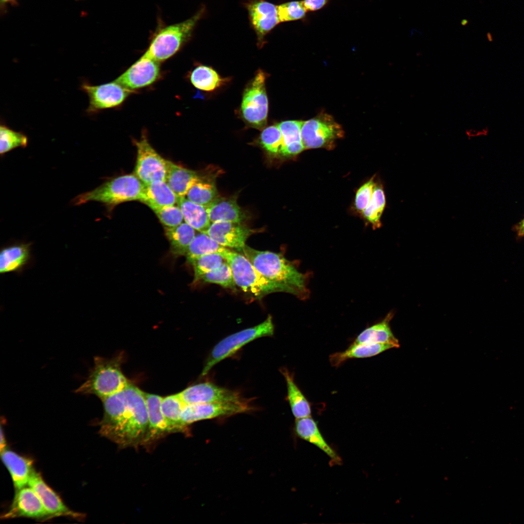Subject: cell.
Returning <instances> with one entry per match:
<instances>
[{
    "label": "cell",
    "mask_w": 524,
    "mask_h": 524,
    "mask_svg": "<svg viewBox=\"0 0 524 524\" xmlns=\"http://www.w3.org/2000/svg\"><path fill=\"white\" fill-rule=\"evenodd\" d=\"M252 409L249 401L214 402L185 405L180 414L185 427L197 421L226 417L247 412Z\"/></svg>",
    "instance_id": "7c38bea8"
},
{
    "label": "cell",
    "mask_w": 524,
    "mask_h": 524,
    "mask_svg": "<svg viewBox=\"0 0 524 524\" xmlns=\"http://www.w3.org/2000/svg\"><path fill=\"white\" fill-rule=\"evenodd\" d=\"M188 262L194 268L193 282L195 283L200 280L205 274L218 268L225 260L218 253H211L194 258Z\"/></svg>",
    "instance_id": "f35d334b"
},
{
    "label": "cell",
    "mask_w": 524,
    "mask_h": 524,
    "mask_svg": "<svg viewBox=\"0 0 524 524\" xmlns=\"http://www.w3.org/2000/svg\"><path fill=\"white\" fill-rule=\"evenodd\" d=\"M513 230L518 237H524V218L513 227Z\"/></svg>",
    "instance_id": "f6af8a7d"
},
{
    "label": "cell",
    "mask_w": 524,
    "mask_h": 524,
    "mask_svg": "<svg viewBox=\"0 0 524 524\" xmlns=\"http://www.w3.org/2000/svg\"><path fill=\"white\" fill-rule=\"evenodd\" d=\"M80 89L86 94L89 98V105L85 110L88 115H94L102 110L119 106L132 92L115 81L94 85L84 80L82 82Z\"/></svg>",
    "instance_id": "30bf717a"
},
{
    "label": "cell",
    "mask_w": 524,
    "mask_h": 524,
    "mask_svg": "<svg viewBox=\"0 0 524 524\" xmlns=\"http://www.w3.org/2000/svg\"><path fill=\"white\" fill-rule=\"evenodd\" d=\"M164 227L177 226L184 220L180 207L175 205L157 208L153 210Z\"/></svg>",
    "instance_id": "b9f144b4"
},
{
    "label": "cell",
    "mask_w": 524,
    "mask_h": 524,
    "mask_svg": "<svg viewBox=\"0 0 524 524\" xmlns=\"http://www.w3.org/2000/svg\"><path fill=\"white\" fill-rule=\"evenodd\" d=\"M144 184L135 174H127L110 179L95 189L77 196L74 205L90 201L104 204L108 208L123 202L141 199Z\"/></svg>",
    "instance_id": "8992f818"
},
{
    "label": "cell",
    "mask_w": 524,
    "mask_h": 524,
    "mask_svg": "<svg viewBox=\"0 0 524 524\" xmlns=\"http://www.w3.org/2000/svg\"><path fill=\"white\" fill-rule=\"evenodd\" d=\"M394 347L395 346L390 343L352 344L346 350L331 354L329 361L332 366L339 367L347 360L371 357Z\"/></svg>",
    "instance_id": "484cf974"
},
{
    "label": "cell",
    "mask_w": 524,
    "mask_h": 524,
    "mask_svg": "<svg viewBox=\"0 0 524 524\" xmlns=\"http://www.w3.org/2000/svg\"><path fill=\"white\" fill-rule=\"evenodd\" d=\"M343 135L341 126L332 116L325 113L303 121L301 129L305 148L328 147Z\"/></svg>",
    "instance_id": "9c48e42d"
},
{
    "label": "cell",
    "mask_w": 524,
    "mask_h": 524,
    "mask_svg": "<svg viewBox=\"0 0 524 524\" xmlns=\"http://www.w3.org/2000/svg\"><path fill=\"white\" fill-rule=\"evenodd\" d=\"M185 406L178 393L163 397L161 409L170 433L187 431L182 423L180 414Z\"/></svg>",
    "instance_id": "836d02e7"
},
{
    "label": "cell",
    "mask_w": 524,
    "mask_h": 524,
    "mask_svg": "<svg viewBox=\"0 0 524 524\" xmlns=\"http://www.w3.org/2000/svg\"><path fill=\"white\" fill-rule=\"evenodd\" d=\"M245 6L256 34L258 46L261 48L264 44L266 35L280 23L278 5L266 0H248Z\"/></svg>",
    "instance_id": "5bb4252c"
},
{
    "label": "cell",
    "mask_w": 524,
    "mask_h": 524,
    "mask_svg": "<svg viewBox=\"0 0 524 524\" xmlns=\"http://www.w3.org/2000/svg\"><path fill=\"white\" fill-rule=\"evenodd\" d=\"M178 394L185 405L246 400L236 391L209 382L192 385Z\"/></svg>",
    "instance_id": "4fadbf2b"
},
{
    "label": "cell",
    "mask_w": 524,
    "mask_h": 524,
    "mask_svg": "<svg viewBox=\"0 0 524 524\" xmlns=\"http://www.w3.org/2000/svg\"><path fill=\"white\" fill-rule=\"evenodd\" d=\"M269 280L285 287L289 293L299 299L309 295L308 276L299 272L294 264L279 253L258 250L246 245L239 252Z\"/></svg>",
    "instance_id": "7a4b0ae2"
},
{
    "label": "cell",
    "mask_w": 524,
    "mask_h": 524,
    "mask_svg": "<svg viewBox=\"0 0 524 524\" xmlns=\"http://www.w3.org/2000/svg\"><path fill=\"white\" fill-rule=\"evenodd\" d=\"M218 254L229 264L236 286L257 299L275 292L289 293L284 286L262 275L242 253L223 246Z\"/></svg>",
    "instance_id": "5b68a950"
},
{
    "label": "cell",
    "mask_w": 524,
    "mask_h": 524,
    "mask_svg": "<svg viewBox=\"0 0 524 524\" xmlns=\"http://www.w3.org/2000/svg\"><path fill=\"white\" fill-rule=\"evenodd\" d=\"M137 157L134 174L144 184L165 180L167 160L152 147L145 135L135 142Z\"/></svg>",
    "instance_id": "8fae6325"
},
{
    "label": "cell",
    "mask_w": 524,
    "mask_h": 524,
    "mask_svg": "<svg viewBox=\"0 0 524 524\" xmlns=\"http://www.w3.org/2000/svg\"><path fill=\"white\" fill-rule=\"evenodd\" d=\"M122 357L111 359L97 356L84 382L75 391L81 394H93L101 401L125 388L130 383L121 370Z\"/></svg>",
    "instance_id": "277c9868"
},
{
    "label": "cell",
    "mask_w": 524,
    "mask_h": 524,
    "mask_svg": "<svg viewBox=\"0 0 524 524\" xmlns=\"http://www.w3.org/2000/svg\"><path fill=\"white\" fill-rule=\"evenodd\" d=\"M375 187V183L371 179L358 190L355 197V206L358 210L362 212L367 207L372 199Z\"/></svg>",
    "instance_id": "7bdbcfd3"
},
{
    "label": "cell",
    "mask_w": 524,
    "mask_h": 524,
    "mask_svg": "<svg viewBox=\"0 0 524 524\" xmlns=\"http://www.w3.org/2000/svg\"><path fill=\"white\" fill-rule=\"evenodd\" d=\"M223 247L206 233L200 232L196 235L185 256L189 261L206 254L218 253Z\"/></svg>",
    "instance_id": "e575fe53"
},
{
    "label": "cell",
    "mask_w": 524,
    "mask_h": 524,
    "mask_svg": "<svg viewBox=\"0 0 524 524\" xmlns=\"http://www.w3.org/2000/svg\"><path fill=\"white\" fill-rule=\"evenodd\" d=\"M12 0H1V1H3V2H5L12 1Z\"/></svg>",
    "instance_id": "c3c4849f"
},
{
    "label": "cell",
    "mask_w": 524,
    "mask_h": 524,
    "mask_svg": "<svg viewBox=\"0 0 524 524\" xmlns=\"http://www.w3.org/2000/svg\"><path fill=\"white\" fill-rule=\"evenodd\" d=\"M287 386V399L295 419L311 416L310 403L295 383L292 374L286 368L280 369Z\"/></svg>",
    "instance_id": "83f0119b"
},
{
    "label": "cell",
    "mask_w": 524,
    "mask_h": 524,
    "mask_svg": "<svg viewBox=\"0 0 524 524\" xmlns=\"http://www.w3.org/2000/svg\"><path fill=\"white\" fill-rule=\"evenodd\" d=\"M303 122L298 120H286L277 124L281 131L283 142L281 156L287 157L295 155L305 149L301 136Z\"/></svg>",
    "instance_id": "f1b7e54d"
},
{
    "label": "cell",
    "mask_w": 524,
    "mask_h": 524,
    "mask_svg": "<svg viewBox=\"0 0 524 524\" xmlns=\"http://www.w3.org/2000/svg\"><path fill=\"white\" fill-rule=\"evenodd\" d=\"M102 401L100 434L121 447L142 445L148 426L144 392L130 383Z\"/></svg>",
    "instance_id": "6da1fadb"
},
{
    "label": "cell",
    "mask_w": 524,
    "mask_h": 524,
    "mask_svg": "<svg viewBox=\"0 0 524 524\" xmlns=\"http://www.w3.org/2000/svg\"><path fill=\"white\" fill-rule=\"evenodd\" d=\"M0 153L2 156L17 147L25 148L28 146V138L22 131H16L5 123L0 126Z\"/></svg>",
    "instance_id": "8d00e7d4"
},
{
    "label": "cell",
    "mask_w": 524,
    "mask_h": 524,
    "mask_svg": "<svg viewBox=\"0 0 524 524\" xmlns=\"http://www.w3.org/2000/svg\"><path fill=\"white\" fill-rule=\"evenodd\" d=\"M0 432H1V433H0V452H1L4 451L5 450H6L7 449H6V440H5V438L4 437V435L3 434L2 428H1V431Z\"/></svg>",
    "instance_id": "bcb514c9"
},
{
    "label": "cell",
    "mask_w": 524,
    "mask_h": 524,
    "mask_svg": "<svg viewBox=\"0 0 524 524\" xmlns=\"http://www.w3.org/2000/svg\"><path fill=\"white\" fill-rule=\"evenodd\" d=\"M199 177L196 172L167 160L165 181L178 197H185Z\"/></svg>",
    "instance_id": "d4e9b609"
},
{
    "label": "cell",
    "mask_w": 524,
    "mask_h": 524,
    "mask_svg": "<svg viewBox=\"0 0 524 524\" xmlns=\"http://www.w3.org/2000/svg\"><path fill=\"white\" fill-rule=\"evenodd\" d=\"M31 260L30 243H16L5 246L0 250V272H20Z\"/></svg>",
    "instance_id": "44dd1931"
},
{
    "label": "cell",
    "mask_w": 524,
    "mask_h": 524,
    "mask_svg": "<svg viewBox=\"0 0 524 524\" xmlns=\"http://www.w3.org/2000/svg\"><path fill=\"white\" fill-rule=\"evenodd\" d=\"M200 279L205 282L218 284L233 291L236 290L231 269L226 261L218 268L205 274Z\"/></svg>",
    "instance_id": "ab89813d"
},
{
    "label": "cell",
    "mask_w": 524,
    "mask_h": 524,
    "mask_svg": "<svg viewBox=\"0 0 524 524\" xmlns=\"http://www.w3.org/2000/svg\"><path fill=\"white\" fill-rule=\"evenodd\" d=\"M468 21L466 19H463L461 21V24L463 26L466 25Z\"/></svg>",
    "instance_id": "7dc6e473"
},
{
    "label": "cell",
    "mask_w": 524,
    "mask_h": 524,
    "mask_svg": "<svg viewBox=\"0 0 524 524\" xmlns=\"http://www.w3.org/2000/svg\"><path fill=\"white\" fill-rule=\"evenodd\" d=\"M214 177H202L187 192L185 197L196 204L207 207L219 196Z\"/></svg>",
    "instance_id": "d6a6232c"
},
{
    "label": "cell",
    "mask_w": 524,
    "mask_h": 524,
    "mask_svg": "<svg viewBox=\"0 0 524 524\" xmlns=\"http://www.w3.org/2000/svg\"><path fill=\"white\" fill-rule=\"evenodd\" d=\"M329 0H303V4L307 11H315L323 8Z\"/></svg>",
    "instance_id": "ee69618b"
},
{
    "label": "cell",
    "mask_w": 524,
    "mask_h": 524,
    "mask_svg": "<svg viewBox=\"0 0 524 524\" xmlns=\"http://www.w3.org/2000/svg\"><path fill=\"white\" fill-rule=\"evenodd\" d=\"M206 208L212 223L222 221L242 223L246 218V213L238 205L236 198L218 196Z\"/></svg>",
    "instance_id": "7402d4cb"
},
{
    "label": "cell",
    "mask_w": 524,
    "mask_h": 524,
    "mask_svg": "<svg viewBox=\"0 0 524 524\" xmlns=\"http://www.w3.org/2000/svg\"><path fill=\"white\" fill-rule=\"evenodd\" d=\"M190 79L196 88L207 92L213 91L230 81V78L221 77L212 67L203 65L195 68Z\"/></svg>",
    "instance_id": "1f68e13d"
},
{
    "label": "cell",
    "mask_w": 524,
    "mask_h": 524,
    "mask_svg": "<svg viewBox=\"0 0 524 524\" xmlns=\"http://www.w3.org/2000/svg\"><path fill=\"white\" fill-rule=\"evenodd\" d=\"M28 486L36 493L49 517L81 516L69 509L57 494L45 483L40 474L34 470L30 476Z\"/></svg>",
    "instance_id": "ac0fdd59"
},
{
    "label": "cell",
    "mask_w": 524,
    "mask_h": 524,
    "mask_svg": "<svg viewBox=\"0 0 524 524\" xmlns=\"http://www.w3.org/2000/svg\"><path fill=\"white\" fill-rule=\"evenodd\" d=\"M1 458L11 475L16 489L28 486L34 470L32 460L7 449L1 452Z\"/></svg>",
    "instance_id": "603a6c76"
},
{
    "label": "cell",
    "mask_w": 524,
    "mask_h": 524,
    "mask_svg": "<svg viewBox=\"0 0 524 524\" xmlns=\"http://www.w3.org/2000/svg\"><path fill=\"white\" fill-rule=\"evenodd\" d=\"M268 75L264 71H257L246 85L242 96L239 115L249 127L262 130L266 126L268 100L266 90Z\"/></svg>",
    "instance_id": "52a82bcc"
},
{
    "label": "cell",
    "mask_w": 524,
    "mask_h": 524,
    "mask_svg": "<svg viewBox=\"0 0 524 524\" xmlns=\"http://www.w3.org/2000/svg\"><path fill=\"white\" fill-rule=\"evenodd\" d=\"M259 143L270 155L281 156L283 148V138L278 124L265 127L260 134Z\"/></svg>",
    "instance_id": "d590c367"
},
{
    "label": "cell",
    "mask_w": 524,
    "mask_h": 524,
    "mask_svg": "<svg viewBox=\"0 0 524 524\" xmlns=\"http://www.w3.org/2000/svg\"><path fill=\"white\" fill-rule=\"evenodd\" d=\"M159 62L142 56L115 81L132 90L148 86L159 77Z\"/></svg>",
    "instance_id": "2e32d148"
},
{
    "label": "cell",
    "mask_w": 524,
    "mask_h": 524,
    "mask_svg": "<svg viewBox=\"0 0 524 524\" xmlns=\"http://www.w3.org/2000/svg\"><path fill=\"white\" fill-rule=\"evenodd\" d=\"M256 232L242 223L219 221L212 223L204 233L220 245L239 252L246 246L247 238Z\"/></svg>",
    "instance_id": "9a60e30c"
},
{
    "label": "cell",
    "mask_w": 524,
    "mask_h": 524,
    "mask_svg": "<svg viewBox=\"0 0 524 524\" xmlns=\"http://www.w3.org/2000/svg\"><path fill=\"white\" fill-rule=\"evenodd\" d=\"M274 333V325L271 315L262 323L224 338L213 348L208 357L201 373L206 375L216 364L236 353L242 347L257 339L271 336Z\"/></svg>",
    "instance_id": "ba28073f"
},
{
    "label": "cell",
    "mask_w": 524,
    "mask_h": 524,
    "mask_svg": "<svg viewBox=\"0 0 524 524\" xmlns=\"http://www.w3.org/2000/svg\"><path fill=\"white\" fill-rule=\"evenodd\" d=\"M295 429V433L299 438L319 448L336 464H341V458L326 442L317 423L311 416L296 419Z\"/></svg>",
    "instance_id": "ffe728a7"
},
{
    "label": "cell",
    "mask_w": 524,
    "mask_h": 524,
    "mask_svg": "<svg viewBox=\"0 0 524 524\" xmlns=\"http://www.w3.org/2000/svg\"><path fill=\"white\" fill-rule=\"evenodd\" d=\"M393 315V312H390L382 321L365 329L352 344L390 343L394 345L396 347H399L398 341L393 335L390 326V322Z\"/></svg>",
    "instance_id": "4316f807"
},
{
    "label": "cell",
    "mask_w": 524,
    "mask_h": 524,
    "mask_svg": "<svg viewBox=\"0 0 524 524\" xmlns=\"http://www.w3.org/2000/svg\"><path fill=\"white\" fill-rule=\"evenodd\" d=\"M164 232L170 244L171 253L175 256H185L196 236L195 229L182 222L174 227H164Z\"/></svg>",
    "instance_id": "4dcf8cb0"
},
{
    "label": "cell",
    "mask_w": 524,
    "mask_h": 524,
    "mask_svg": "<svg viewBox=\"0 0 524 524\" xmlns=\"http://www.w3.org/2000/svg\"><path fill=\"white\" fill-rule=\"evenodd\" d=\"M147 408L148 426L143 445H148L170 433L169 429L161 409L163 397L144 392Z\"/></svg>",
    "instance_id": "d6986e66"
},
{
    "label": "cell",
    "mask_w": 524,
    "mask_h": 524,
    "mask_svg": "<svg viewBox=\"0 0 524 524\" xmlns=\"http://www.w3.org/2000/svg\"><path fill=\"white\" fill-rule=\"evenodd\" d=\"M205 12V8L202 7L187 19L170 25L159 26L152 36L143 56L161 62L174 55L190 39Z\"/></svg>",
    "instance_id": "3957f363"
},
{
    "label": "cell",
    "mask_w": 524,
    "mask_h": 524,
    "mask_svg": "<svg viewBox=\"0 0 524 524\" xmlns=\"http://www.w3.org/2000/svg\"><path fill=\"white\" fill-rule=\"evenodd\" d=\"M17 517L36 519L50 517L36 493L28 485L16 490L11 507L2 516L4 519Z\"/></svg>",
    "instance_id": "e0dca14e"
},
{
    "label": "cell",
    "mask_w": 524,
    "mask_h": 524,
    "mask_svg": "<svg viewBox=\"0 0 524 524\" xmlns=\"http://www.w3.org/2000/svg\"><path fill=\"white\" fill-rule=\"evenodd\" d=\"M385 205V197L383 189L376 186L370 203L362 212L365 218L373 225L374 229L381 226L380 217Z\"/></svg>",
    "instance_id": "74e56055"
},
{
    "label": "cell",
    "mask_w": 524,
    "mask_h": 524,
    "mask_svg": "<svg viewBox=\"0 0 524 524\" xmlns=\"http://www.w3.org/2000/svg\"><path fill=\"white\" fill-rule=\"evenodd\" d=\"M178 206L180 209L185 222L199 232H205L212 222L205 206L194 203L185 197H178Z\"/></svg>",
    "instance_id": "f546056e"
},
{
    "label": "cell",
    "mask_w": 524,
    "mask_h": 524,
    "mask_svg": "<svg viewBox=\"0 0 524 524\" xmlns=\"http://www.w3.org/2000/svg\"><path fill=\"white\" fill-rule=\"evenodd\" d=\"M178 197L164 180H156L144 184L140 201L153 211L165 206L175 205Z\"/></svg>",
    "instance_id": "cb8c5ba5"
},
{
    "label": "cell",
    "mask_w": 524,
    "mask_h": 524,
    "mask_svg": "<svg viewBox=\"0 0 524 524\" xmlns=\"http://www.w3.org/2000/svg\"><path fill=\"white\" fill-rule=\"evenodd\" d=\"M307 12L302 1H292L278 5L280 23L302 19Z\"/></svg>",
    "instance_id": "60d3db41"
}]
</instances>
